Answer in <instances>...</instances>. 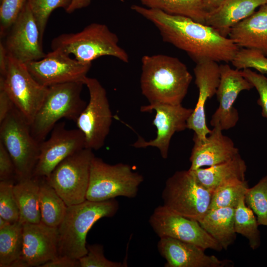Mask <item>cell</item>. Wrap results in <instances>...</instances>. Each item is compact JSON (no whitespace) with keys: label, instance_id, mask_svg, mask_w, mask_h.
I'll return each instance as SVG.
<instances>
[{"label":"cell","instance_id":"obj_1","mask_svg":"<svg viewBox=\"0 0 267 267\" xmlns=\"http://www.w3.org/2000/svg\"><path fill=\"white\" fill-rule=\"evenodd\" d=\"M131 9L158 29L164 42L185 51L195 63L231 62L240 48L212 27L179 15L133 4Z\"/></svg>","mask_w":267,"mask_h":267},{"label":"cell","instance_id":"obj_2","mask_svg":"<svg viewBox=\"0 0 267 267\" xmlns=\"http://www.w3.org/2000/svg\"><path fill=\"white\" fill-rule=\"evenodd\" d=\"M192 79L186 66L177 57L158 54L141 58L140 89L149 104H181Z\"/></svg>","mask_w":267,"mask_h":267},{"label":"cell","instance_id":"obj_3","mask_svg":"<svg viewBox=\"0 0 267 267\" xmlns=\"http://www.w3.org/2000/svg\"><path fill=\"white\" fill-rule=\"evenodd\" d=\"M119 208L116 199L102 201L86 200L67 206L64 219L57 227L58 255L76 259L86 255L89 230L99 219L114 216Z\"/></svg>","mask_w":267,"mask_h":267},{"label":"cell","instance_id":"obj_4","mask_svg":"<svg viewBox=\"0 0 267 267\" xmlns=\"http://www.w3.org/2000/svg\"><path fill=\"white\" fill-rule=\"evenodd\" d=\"M51 48L73 54L76 59L85 63L104 56L129 62V55L120 46L117 35L101 23H92L80 32L59 35L52 40Z\"/></svg>","mask_w":267,"mask_h":267},{"label":"cell","instance_id":"obj_5","mask_svg":"<svg viewBox=\"0 0 267 267\" xmlns=\"http://www.w3.org/2000/svg\"><path fill=\"white\" fill-rule=\"evenodd\" d=\"M84 82L66 83L48 87L45 98L30 125V131L39 143L61 119L76 122L87 103L81 98Z\"/></svg>","mask_w":267,"mask_h":267},{"label":"cell","instance_id":"obj_6","mask_svg":"<svg viewBox=\"0 0 267 267\" xmlns=\"http://www.w3.org/2000/svg\"><path fill=\"white\" fill-rule=\"evenodd\" d=\"M143 180L142 175L134 171L129 164H109L94 156L91 164L86 199L102 201L118 196L134 198Z\"/></svg>","mask_w":267,"mask_h":267},{"label":"cell","instance_id":"obj_7","mask_svg":"<svg viewBox=\"0 0 267 267\" xmlns=\"http://www.w3.org/2000/svg\"><path fill=\"white\" fill-rule=\"evenodd\" d=\"M0 142L14 162L17 181L32 177L39 158L40 143L33 136L30 124L14 105L0 123Z\"/></svg>","mask_w":267,"mask_h":267},{"label":"cell","instance_id":"obj_8","mask_svg":"<svg viewBox=\"0 0 267 267\" xmlns=\"http://www.w3.org/2000/svg\"><path fill=\"white\" fill-rule=\"evenodd\" d=\"M212 195L188 169L177 171L168 178L162 198L163 205L171 211L198 221L209 210Z\"/></svg>","mask_w":267,"mask_h":267},{"label":"cell","instance_id":"obj_9","mask_svg":"<svg viewBox=\"0 0 267 267\" xmlns=\"http://www.w3.org/2000/svg\"><path fill=\"white\" fill-rule=\"evenodd\" d=\"M94 156L92 150L85 148L63 160L46 178L67 206L87 200Z\"/></svg>","mask_w":267,"mask_h":267},{"label":"cell","instance_id":"obj_10","mask_svg":"<svg viewBox=\"0 0 267 267\" xmlns=\"http://www.w3.org/2000/svg\"><path fill=\"white\" fill-rule=\"evenodd\" d=\"M89 101L76 121L77 127L85 137V148L98 150L102 148L112 122V114L106 89L94 78L87 77Z\"/></svg>","mask_w":267,"mask_h":267},{"label":"cell","instance_id":"obj_11","mask_svg":"<svg viewBox=\"0 0 267 267\" xmlns=\"http://www.w3.org/2000/svg\"><path fill=\"white\" fill-rule=\"evenodd\" d=\"M0 89L5 90L30 125L48 90L33 77L25 63L9 55L6 75L0 76Z\"/></svg>","mask_w":267,"mask_h":267},{"label":"cell","instance_id":"obj_12","mask_svg":"<svg viewBox=\"0 0 267 267\" xmlns=\"http://www.w3.org/2000/svg\"><path fill=\"white\" fill-rule=\"evenodd\" d=\"M149 223L159 238H173L194 244L205 250H222L198 221L175 213L163 205L154 209L149 218Z\"/></svg>","mask_w":267,"mask_h":267},{"label":"cell","instance_id":"obj_13","mask_svg":"<svg viewBox=\"0 0 267 267\" xmlns=\"http://www.w3.org/2000/svg\"><path fill=\"white\" fill-rule=\"evenodd\" d=\"M25 65L39 84L49 87L70 82H84L91 63L81 62L62 51L55 49L46 54L43 58Z\"/></svg>","mask_w":267,"mask_h":267},{"label":"cell","instance_id":"obj_14","mask_svg":"<svg viewBox=\"0 0 267 267\" xmlns=\"http://www.w3.org/2000/svg\"><path fill=\"white\" fill-rule=\"evenodd\" d=\"M50 137L40 142V153L33 177L47 178L63 160L85 148V137L78 128L69 130L57 123Z\"/></svg>","mask_w":267,"mask_h":267},{"label":"cell","instance_id":"obj_15","mask_svg":"<svg viewBox=\"0 0 267 267\" xmlns=\"http://www.w3.org/2000/svg\"><path fill=\"white\" fill-rule=\"evenodd\" d=\"M4 44L10 56L25 64L46 55L38 24L27 2L8 31Z\"/></svg>","mask_w":267,"mask_h":267},{"label":"cell","instance_id":"obj_16","mask_svg":"<svg viewBox=\"0 0 267 267\" xmlns=\"http://www.w3.org/2000/svg\"><path fill=\"white\" fill-rule=\"evenodd\" d=\"M156 112L152 124L157 129V135L153 139L146 141L139 137L133 144L134 147L144 148L147 147L157 148L163 159L168 156L171 139L176 132L187 129V122L193 109L185 108L181 104H154L142 106L140 111Z\"/></svg>","mask_w":267,"mask_h":267},{"label":"cell","instance_id":"obj_17","mask_svg":"<svg viewBox=\"0 0 267 267\" xmlns=\"http://www.w3.org/2000/svg\"><path fill=\"white\" fill-rule=\"evenodd\" d=\"M220 83L216 93L219 106L213 114L210 124L223 131L234 127L239 120L233 104L240 92L254 87L242 75L241 70L233 69L227 64L220 65Z\"/></svg>","mask_w":267,"mask_h":267},{"label":"cell","instance_id":"obj_18","mask_svg":"<svg viewBox=\"0 0 267 267\" xmlns=\"http://www.w3.org/2000/svg\"><path fill=\"white\" fill-rule=\"evenodd\" d=\"M23 247L18 267H41L58 255L57 227L23 223Z\"/></svg>","mask_w":267,"mask_h":267},{"label":"cell","instance_id":"obj_19","mask_svg":"<svg viewBox=\"0 0 267 267\" xmlns=\"http://www.w3.org/2000/svg\"><path fill=\"white\" fill-rule=\"evenodd\" d=\"M193 71L199 95L195 107L187 120V129L194 131L193 136L203 140L211 131L206 123L205 104L216 93L220 80V65L215 61L203 60L196 63Z\"/></svg>","mask_w":267,"mask_h":267},{"label":"cell","instance_id":"obj_20","mask_svg":"<svg viewBox=\"0 0 267 267\" xmlns=\"http://www.w3.org/2000/svg\"><path fill=\"white\" fill-rule=\"evenodd\" d=\"M157 249L166 261L165 267H223L233 265L231 261L207 255L204 249L197 245L171 237L160 238Z\"/></svg>","mask_w":267,"mask_h":267},{"label":"cell","instance_id":"obj_21","mask_svg":"<svg viewBox=\"0 0 267 267\" xmlns=\"http://www.w3.org/2000/svg\"><path fill=\"white\" fill-rule=\"evenodd\" d=\"M222 131L219 127H215L204 139L193 136L189 170L218 165L230 160L239 154V150L233 141Z\"/></svg>","mask_w":267,"mask_h":267},{"label":"cell","instance_id":"obj_22","mask_svg":"<svg viewBox=\"0 0 267 267\" xmlns=\"http://www.w3.org/2000/svg\"><path fill=\"white\" fill-rule=\"evenodd\" d=\"M228 36L239 47L257 50L267 56V3L235 24Z\"/></svg>","mask_w":267,"mask_h":267},{"label":"cell","instance_id":"obj_23","mask_svg":"<svg viewBox=\"0 0 267 267\" xmlns=\"http://www.w3.org/2000/svg\"><path fill=\"white\" fill-rule=\"evenodd\" d=\"M266 3L267 0H223L217 8L207 13L205 25L227 37L235 24Z\"/></svg>","mask_w":267,"mask_h":267},{"label":"cell","instance_id":"obj_24","mask_svg":"<svg viewBox=\"0 0 267 267\" xmlns=\"http://www.w3.org/2000/svg\"><path fill=\"white\" fill-rule=\"evenodd\" d=\"M246 170V163L239 153L228 161L190 170L200 184L212 193L218 187L229 180H245Z\"/></svg>","mask_w":267,"mask_h":267},{"label":"cell","instance_id":"obj_25","mask_svg":"<svg viewBox=\"0 0 267 267\" xmlns=\"http://www.w3.org/2000/svg\"><path fill=\"white\" fill-rule=\"evenodd\" d=\"M235 208L209 209L198 222L202 228L222 248L227 250L236 238L234 229Z\"/></svg>","mask_w":267,"mask_h":267},{"label":"cell","instance_id":"obj_26","mask_svg":"<svg viewBox=\"0 0 267 267\" xmlns=\"http://www.w3.org/2000/svg\"><path fill=\"white\" fill-rule=\"evenodd\" d=\"M41 178L32 177L17 181L13 191L19 209V222L38 223L41 222L39 204Z\"/></svg>","mask_w":267,"mask_h":267},{"label":"cell","instance_id":"obj_27","mask_svg":"<svg viewBox=\"0 0 267 267\" xmlns=\"http://www.w3.org/2000/svg\"><path fill=\"white\" fill-rule=\"evenodd\" d=\"M40 178L39 204L41 222L49 226L58 227L64 219L67 206L46 178Z\"/></svg>","mask_w":267,"mask_h":267},{"label":"cell","instance_id":"obj_28","mask_svg":"<svg viewBox=\"0 0 267 267\" xmlns=\"http://www.w3.org/2000/svg\"><path fill=\"white\" fill-rule=\"evenodd\" d=\"M23 247V226L19 222L0 228V267H18Z\"/></svg>","mask_w":267,"mask_h":267},{"label":"cell","instance_id":"obj_29","mask_svg":"<svg viewBox=\"0 0 267 267\" xmlns=\"http://www.w3.org/2000/svg\"><path fill=\"white\" fill-rule=\"evenodd\" d=\"M143 6L187 17L205 24L208 12L200 0H139Z\"/></svg>","mask_w":267,"mask_h":267},{"label":"cell","instance_id":"obj_30","mask_svg":"<svg viewBox=\"0 0 267 267\" xmlns=\"http://www.w3.org/2000/svg\"><path fill=\"white\" fill-rule=\"evenodd\" d=\"M245 197V196H244ZM242 198L234 210V229L236 233L245 237L250 248L258 249L261 245L259 224L253 211Z\"/></svg>","mask_w":267,"mask_h":267},{"label":"cell","instance_id":"obj_31","mask_svg":"<svg viewBox=\"0 0 267 267\" xmlns=\"http://www.w3.org/2000/svg\"><path fill=\"white\" fill-rule=\"evenodd\" d=\"M247 181L239 179L229 180L213 192L209 209L223 207L235 208L249 188Z\"/></svg>","mask_w":267,"mask_h":267},{"label":"cell","instance_id":"obj_32","mask_svg":"<svg viewBox=\"0 0 267 267\" xmlns=\"http://www.w3.org/2000/svg\"><path fill=\"white\" fill-rule=\"evenodd\" d=\"M244 200L255 214L259 225L267 226V175L249 187Z\"/></svg>","mask_w":267,"mask_h":267},{"label":"cell","instance_id":"obj_33","mask_svg":"<svg viewBox=\"0 0 267 267\" xmlns=\"http://www.w3.org/2000/svg\"><path fill=\"white\" fill-rule=\"evenodd\" d=\"M71 2L72 0H27L38 24L42 40L52 12L58 8H62L66 11Z\"/></svg>","mask_w":267,"mask_h":267},{"label":"cell","instance_id":"obj_34","mask_svg":"<svg viewBox=\"0 0 267 267\" xmlns=\"http://www.w3.org/2000/svg\"><path fill=\"white\" fill-rule=\"evenodd\" d=\"M14 180L0 181V217L10 223L18 222L19 209L13 191Z\"/></svg>","mask_w":267,"mask_h":267},{"label":"cell","instance_id":"obj_35","mask_svg":"<svg viewBox=\"0 0 267 267\" xmlns=\"http://www.w3.org/2000/svg\"><path fill=\"white\" fill-rule=\"evenodd\" d=\"M236 69H254L262 74H267V56L252 49H239L231 62Z\"/></svg>","mask_w":267,"mask_h":267},{"label":"cell","instance_id":"obj_36","mask_svg":"<svg viewBox=\"0 0 267 267\" xmlns=\"http://www.w3.org/2000/svg\"><path fill=\"white\" fill-rule=\"evenodd\" d=\"M27 0H0V35L5 36Z\"/></svg>","mask_w":267,"mask_h":267},{"label":"cell","instance_id":"obj_37","mask_svg":"<svg viewBox=\"0 0 267 267\" xmlns=\"http://www.w3.org/2000/svg\"><path fill=\"white\" fill-rule=\"evenodd\" d=\"M87 253L79 259L80 267H123L125 264L108 260L103 246L99 244H87Z\"/></svg>","mask_w":267,"mask_h":267},{"label":"cell","instance_id":"obj_38","mask_svg":"<svg viewBox=\"0 0 267 267\" xmlns=\"http://www.w3.org/2000/svg\"><path fill=\"white\" fill-rule=\"evenodd\" d=\"M242 75L255 88L259 93L258 103L261 107L262 116L267 119V78L250 68L241 70Z\"/></svg>","mask_w":267,"mask_h":267},{"label":"cell","instance_id":"obj_39","mask_svg":"<svg viewBox=\"0 0 267 267\" xmlns=\"http://www.w3.org/2000/svg\"><path fill=\"white\" fill-rule=\"evenodd\" d=\"M14 162L8 152L0 142V181L16 179Z\"/></svg>","mask_w":267,"mask_h":267},{"label":"cell","instance_id":"obj_40","mask_svg":"<svg viewBox=\"0 0 267 267\" xmlns=\"http://www.w3.org/2000/svg\"><path fill=\"white\" fill-rule=\"evenodd\" d=\"M41 267H80L79 259L58 255L43 265Z\"/></svg>","mask_w":267,"mask_h":267},{"label":"cell","instance_id":"obj_41","mask_svg":"<svg viewBox=\"0 0 267 267\" xmlns=\"http://www.w3.org/2000/svg\"><path fill=\"white\" fill-rule=\"evenodd\" d=\"M13 105L5 90L0 89V123L5 118Z\"/></svg>","mask_w":267,"mask_h":267},{"label":"cell","instance_id":"obj_42","mask_svg":"<svg viewBox=\"0 0 267 267\" xmlns=\"http://www.w3.org/2000/svg\"><path fill=\"white\" fill-rule=\"evenodd\" d=\"M9 61V55L6 47L2 42H0V74L4 77L6 75Z\"/></svg>","mask_w":267,"mask_h":267},{"label":"cell","instance_id":"obj_43","mask_svg":"<svg viewBox=\"0 0 267 267\" xmlns=\"http://www.w3.org/2000/svg\"><path fill=\"white\" fill-rule=\"evenodd\" d=\"M92 0H72L71 3L66 12L71 13L76 10L86 7L90 5Z\"/></svg>","mask_w":267,"mask_h":267},{"label":"cell","instance_id":"obj_44","mask_svg":"<svg viewBox=\"0 0 267 267\" xmlns=\"http://www.w3.org/2000/svg\"><path fill=\"white\" fill-rule=\"evenodd\" d=\"M207 11L210 12L217 8L223 0H200Z\"/></svg>","mask_w":267,"mask_h":267}]
</instances>
